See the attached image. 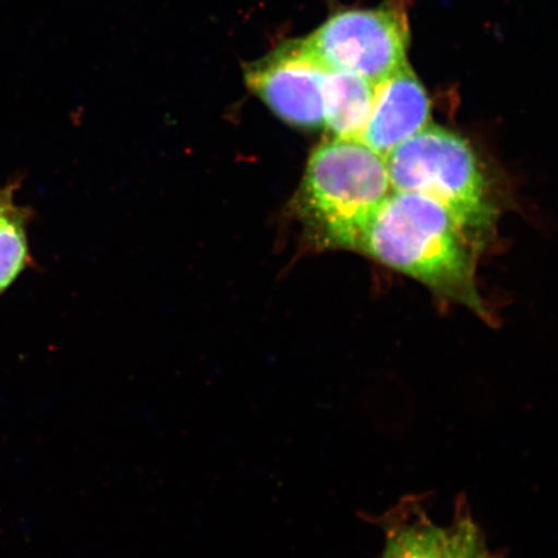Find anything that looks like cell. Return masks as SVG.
Masks as SVG:
<instances>
[{"instance_id": "1", "label": "cell", "mask_w": 558, "mask_h": 558, "mask_svg": "<svg viewBox=\"0 0 558 558\" xmlns=\"http://www.w3.org/2000/svg\"><path fill=\"white\" fill-rule=\"evenodd\" d=\"M473 242L474 235L438 202L392 192L369 225L361 251L490 323L477 289Z\"/></svg>"}, {"instance_id": "2", "label": "cell", "mask_w": 558, "mask_h": 558, "mask_svg": "<svg viewBox=\"0 0 558 558\" xmlns=\"http://www.w3.org/2000/svg\"><path fill=\"white\" fill-rule=\"evenodd\" d=\"M392 192L386 158L361 140L335 137L313 151L299 207L320 244L361 250L369 225Z\"/></svg>"}, {"instance_id": "3", "label": "cell", "mask_w": 558, "mask_h": 558, "mask_svg": "<svg viewBox=\"0 0 558 558\" xmlns=\"http://www.w3.org/2000/svg\"><path fill=\"white\" fill-rule=\"evenodd\" d=\"M386 163L393 192L438 202L473 235L490 228L494 208L486 180L463 137L427 125L390 151Z\"/></svg>"}, {"instance_id": "4", "label": "cell", "mask_w": 558, "mask_h": 558, "mask_svg": "<svg viewBox=\"0 0 558 558\" xmlns=\"http://www.w3.org/2000/svg\"><path fill=\"white\" fill-rule=\"evenodd\" d=\"M300 44L329 69L379 85L407 64L408 29L392 10L339 12Z\"/></svg>"}, {"instance_id": "5", "label": "cell", "mask_w": 558, "mask_h": 558, "mask_svg": "<svg viewBox=\"0 0 558 558\" xmlns=\"http://www.w3.org/2000/svg\"><path fill=\"white\" fill-rule=\"evenodd\" d=\"M326 70L300 40H291L250 64L244 78L250 89L284 122L316 129L325 122Z\"/></svg>"}, {"instance_id": "6", "label": "cell", "mask_w": 558, "mask_h": 558, "mask_svg": "<svg viewBox=\"0 0 558 558\" xmlns=\"http://www.w3.org/2000/svg\"><path fill=\"white\" fill-rule=\"evenodd\" d=\"M430 104L421 81L404 65L375 86V97L361 142L384 158L429 125Z\"/></svg>"}, {"instance_id": "7", "label": "cell", "mask_w": 558, "mask_h": 558, "mask_svg": "<svg viewBox=\"0 0 558 558\" xmlns=\"http://www.w3.org/2000/svg\"><path fill=\"white\" fill-rule=\"evenodd\" d=\"M376 523L384 533L381 558H444L448 529L430 519L424 497H403Z\"/></svg>"}, {"instance_id": "8", "label": "cell", "mask_w": 558, "mask_h": 558, "mask_svg": "<svg viewBox=\"0 0 558 558\" xmlns=\"http://www.w3.org/2000/svg\"><path fill=\"white\" fill-rule=\"evenodd\" d=\"M374 83L345 70H326L324 109L327 129L339 138L361 140L372 114Z\"/></svg>"}, {"instance_id": "9", "label": "cell", "mask_w": 558, "mask_h": 558, "mask_svg": "<svg viewBox=\"0 0 558 558\" xmlns=\"http://www.w3.org/2000/svg\"><path fill=\"white\" fill-rule=\"evenodd\" d=\"M21 184L23 177H16L0 187V298L25 270L35 267L29 243L34 209L16 204Z\"/></svg>"}, {"instance_id": "10", "label": "cell", "mask_w": 558, "mask_h": 558, "mask_svg": "<svg viewBox=\"0 0 558 558\" xmlns=\"http://www.w3.org/2000/svg\"><path fill=\"white\" fill-rule=\"evenodd\" d=\"M444 558H506L488 547L484 532L472 518L464 497L457 500L456 514L448 527Z\"/></svg>"}]
</instances>
